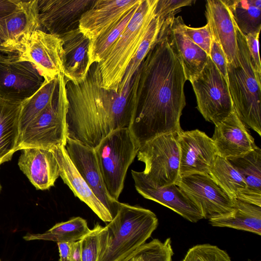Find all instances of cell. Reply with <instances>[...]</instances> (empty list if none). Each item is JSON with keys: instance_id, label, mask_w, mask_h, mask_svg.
<instances>
[{"instance_id": "6da1fadb", "label": "cell", "mask_w": 261, "mask_h": 261, "mask_svg": "<svg viewBox=\"0 0 261 261\" xmlns=\"http://www.w3.org/2000/svg\"><path fill=\"white\" fill-rule=\"evenodd\" d=\"M130 84L129 129L140 146L162 135L182 130L187 81L182 64L160 30Z\"/></svg>"}, {"instance_id": "7a4b0ae2", "label": "cell", "mask_w": 261, "mask_h": 261, "mask_svg": "<svg viewBox=\"0 0 261 261\" xmlns=\"http://www.w3.org/2000/svg\"><path fill=\"white\" fill-rule=\"evenodd\" d=\"M83 81L66 83L68 108L67 137L94 148L114 130L111 113L112 90L103 89L95 64Z\"/></svg>"}, {"instance_id": "3957f363", "label": "cell", "mask_w": 261, "mask_h": 261, "mask_svg": "<svg viewBox=\"0 0 261 261\" xmlns=\"http://www.w3.org/2000/svg\"><path fill=\"white\" fill-rule=\"evenodd\" d=\"M158 219L151 211L120 202L116 215L99 234L97 261H119L145 243Z\"/></svg>"}, {"instance_id": "277c9868", "label": "cell", "mask_w": 261, "mask_h": 261, "mask_svg": "<svg viewBox=\"0 0 261 261\" xmlns=\"http://www.w3.org/2000/svg\"><path fill=\"white\" fill-rule=\"evenodd\" d=\"M238 54L227 64V84L241 121L261 136V74L253 67L245 36L237 27Z\"/></svg>"}, {"instance_id": "5b68a950", "label": "cell", "mask_w": 261, "mask_h": 261, "mask_svg": "<svg viewBox=\"0 0 261 261\" xmlns=\"http://www.w3.org/2000/svg\"><path fill=\"white\" fill-rule=\"evenodd\" d=\"M157 0H143L105 58L96 63L101 87L117 93L127 66L154 17Z\"/></svg>"}, {"instance_id": "8992f818", "label": "cell", "mask_w": 261, "mask_h": 261, "mask_svg": "<svg viewBox=\"0 0 261 261\" xmlns=\"http://www.w3.org/2000/svg\"><path fill=\"white\" fill-rule=\"evenodd\" d=\"M139 147L129 128L124 127L111 131L94 148L107 191L116 200L123 189L127 170Z\"/></svg>"}, {"instance_id": "52a82bcc", "label": "cell", "mask_w": 261, "mask_h": 261, "mask_svg": "<svg viewBox=\"0 0 261 261\" xmlns=\"http://www.w3.org/2000/svg\"><path fill=\"white\" fill-rule=\"evenodd\" d=\"M58 79V87L54 98L20 134L18 150L65 145L68 99L63 73H61Z\"/></svg>"}, {"instance_id": "ba28073f", "label": "cell", "mask_w": 261, "mask_h": 261, "mask_svg": "<svg viewBox=\"0 0 261 261\" xmlns=\"http://www.w3.org/2000/svg\"><path fill=\"white\" fill-rule=\"evenodd\" d=\"M178 134L160 135L147 141L139 148L137 157L145 165L143 173L159 187L176 184L180 177Z\"/></svg>"}, {"instance_id": "9c48e42d", "label": "cell", "mask_w": 261, "mask_h": 261, "mask_svg": "<svg viewBox=\"0 0 261 261\" xmlns=\"http://www.w3.org/2000/svg\"><path fill=\"white\" fill-rule=\"evenodd\" d=\"M190 82L197 108L206 121L216 125L234 111L227 82L210 57L202 71Z\"/></svg>"}, {"instance_id": "30bf717a", "label": "cell", "mask_w": 261, "mask_h": 261, "mask_svg": "<svg viewBox=\"0 0 261 261\" xmlns=\"http://www.w3.org/2000/svg\"><path fill=\"white\" fill-rule=\"evenodd\" d=\"M44 79L35 66L14 54L0 52V98L21 103L41 86Z\"/></svg>"}, {"instance_id": "8fae6325", "label": "cell", "mask_w": 261, "mask_h": 261, "mask_svg": "<svg viewBox=\"0 0 261 261\" xmlns=\"http://www.w3.org/2000/svg\"><path fill=\"white\" fill-rule=\"evenodd\" d=\"M14 54L18 60L31 63L46 82L63 72V42L58 35L37 30Z\"/></svg>"}, {"instance_id": "7c38bea8", "label": "cell", "mask_w": 261, "mask_h": 261, "mask_svg": "<svg viewBox=\"0 0 261 261\" xmlns=\"http://www.w3.org/2000/svg\"><path fill=\"white\" fill-rule=\"evenodd\" d=\"M196 204L203 218L208 220L224 215L232 210V199L208 174H193L180 176L176 182Z\"/></svg>"}, {"instance_id": "4fadbf2b", "label": "cell", "mask_w": 261, "mask_h": 261, "mask_svg": "<svg viewBox=\"0 0 261 261\" xmlns=\"http://www.w3.org/2000/svg\"><path fill=\"white\" fill-rule=\"evenodd\" d=\"M37 30H40L38 0H19L13 13L0 19V52L18 53Z\"/></svg>"}, {"instance_id": "5bb4252c", "label": "cell", "mask_w": 261, "mask_h": 261, "mask_svg": "<svg viewBox=\"0 0 261 261\" xmlns=\"http://www.w3.org/2000/svg\"><path fill=\"white\" fill-rule=\"evenodd\" d=\"M137 191L144 198L173 211L186 220L196 223L203 219L200 210L187 194L175 184L159 187L143 171L132 170Z\"/></svg>"}, {"instance_id": "9a60e30c", "label": "cell", "mask_w": 261, "mask_h": 261, "mask_svg": "<svg viewBox=\"0 0 261 261\" xmlns=\"http://www.w3.org/2000/svg\"><path fill=\"white\" fill-rule=\"evenodd\" d=\"M179 176L208 174L217 151L211 138L198 129L179 132Z\"/></svg>"}, {"instance_id": "2e32d148", "label": "cell", "mask_w": 261, "mask_h": 261, "mask_svg": "<svg viewBox=\"0 0 261 261\" xmlns=\"http://www.w3.org/2000/svg\"><path fill=\"white\" fill-rule=\"evenodd\" d=\"M64 147L77 170L114 218L120 202L113 199L107 191L94 149L67 137Z\"/></svg>"}, {"instance_id": "e0dca14e", "label": "cell", "mask_w": 261, "mask_h": 261, "mask_svg": "<svg viewBox=\"0 0 261 261\" xmlns=\"http://www.w3.org/2000/svg\"><path fill=\"white\" fill-rule=\"evenodd\" d=\"M94 0H38L40 30L59 36L77 28L82 14Z\"/></svg>"}, {"instance_id": "ac0fdd59", "label": "cell", "mask_w": 261, "mask_h": 261, "mask_svg": "<svg viewBox=\"0 0 261 261\" xmlns=\"http://www.w3.org/2000/svg\"><path fill=\"white\" fill-rule=\"evenodd\" d=\"M185 25L182 17L178 16L164 21L161 30L180 60L186 79L190 82L202 71L209 56L189 37Z\"/></svg>"}, {"instance_id": "d6986e66", "label": "cell", "mask_w": 261, "mask_h": 261, "mask_svg": "<svg viewBox=\"0 0 261 261\" xmlns=\"http://www.w3.org/2000/svg\"><path fill=\"white\" fill-rule=\"evenodd\" d=\"M142 0H96L82 14L79 23L80 31L92 40L115 25Z\"/></svg>"}, {"instance_id": "ffe728a7", "label": "cell", "mask_w": 261, "mask_h": 261, "mask_svg": "<svg viewBox=\"0 0 261 261\" xmlns=\"http://www.w3.org/2000/svg\"><path fill=\"white\" fill-rule=\"evenodd\" d=\"M21 150L18 165L36 189L45 190L54 186L60 174L54 148L31 147Z\"/></svg>"}, {"instance_id": "44dd1931", "label": "cell", "mask_w": 261, "mask_h": 261, "mask_svg": "<svg viewBox=\"0 0 261 261\" xmlns=\"http://www.w3.org/2000/svg\"><path fill=\"white\" fill-rule=\"evenodd\" d=\"M211 138L218 155L225 159L243 155L256 147L247 127L241 121L234 111L215 125Z\"/></svg>"}, {"instance_id": "7402d4cb", "label": "cell", "mask_w": 261, "mask_h": 261, "mask_svg": "<svg viewBox=\"0 0 261 261\" xmlns=\"http://www.w3.org/2000/svg\"><path fill=\"white\" fill-rule=\"evenodd\" d=\"M205 16L213 37L222 48L228 63L238 54L237 26L224 0H207Z\"/></svg>"}, {"instance_id": "603a6c76", "label": "cell", "mask_w": 261, "mask_h": 261, "mask_svg": "<svg viewBox=\"0 0 261 261\" xmlns=\"http://www.w3.org/2000/svg\"><path fill=\"white\" fill-rule=\"evenodd\" d=\"M60 168V176L74 195L85 203L102 221L109 223L113 217L97 198L81 175L62 145L54 148Z\"/></svg>"}, {"instance_id": "cb8c5ba5", "label": "cell", "mask_w": 261, "mask_h": 261, "mask_svg": "<svg viewBox=\"0 0 261 261\" xmlns=\"http://www.w3.org/2000/svg\"><path fill=\"white\" fill-rule=\"evenodd\" d=\"M63 42V74L66 82L77 83L87 76L90 40L79 28L59 36Z\"/></svg>"}, {"instance_id": "d4e9b609", "label": "cell", "mask_w": 261, "mask_h": 261, "mask_svg": "<svg viewBox=\"0 0 261 261\" xmlns=\"http://www.w3.org/2000/svg\"><path fill=\"white\" fill-rule=\"evenodd\" d=\"M226 159L246 184L241 201L261 206V149L256 146L245 154Z\"/></svg>"}, {"instance_id": "484cf974", "label": "cell", "mask_w": 261, "mask_h": 261, "mask_svg": "<svg viewBox=\"0 0 261 261\" xmlns=\"http://www.w3.org/2000/svg\"><path fill=\"white\" fill-rule=\"evenodd\" d=\"M21 104L0 98V165L18 150Z\"/></svg>"}, {"instance_id": "4316f807", "label": "cell", "mask_w": 261, "mask_h": 261, "mask_svg": "<svg viewBox=\"0 0 261 261\" xmlns=\"http://www.w3.org/2000/svg\"><path fill=\"white\" fill-rule=\"evenodd\" d=\"M213 226L228 227L261 235V206L235 199L233 208L222 216L209 220Z\"/></svg>"}, {"instance_id": "83f0119b", "label": "cell", "mask_w": 261, "mask_h": 261, "mask_svg": "<svg viewBox=\"0 0 261 261\" xmlns=\"http://www.w3.org/2000/svg\"><path fill=\"white\" fill-rule=\"evenodd\" d=\"M90 230L85 219L76 217L65 222L57 223L42 233L28 232L23 237V239L27 241L44 240L57 243L63 242L72 243L80 241Z\"/></svg>"}, {"instance_id": "f1b7e54d", "label": "cell", "mask_w": 261, "mask_h": 261, "mask_svg": "<svg viewBox=\"0 0 261 261\" xmlns=\"http://www.w3.org/2000/svg\"><path fill=\"white\" fill-rule=\"evenodd\" d=\"M236 26L244 35L259 33L261 0H224Z\"/></svg>"}, {"instance_id": "f546056e", "label": "cell", "mask_w": 261, "mask_h": 261, "mask_svg": "<svg viewBox=\"0 0 261 261\" xmlns=\"http://www.w3.org/2000/svg\"><path fill=\"white\" fill-rule=\"evenodd\" d=\"M208 174L232 199L242 200L246 184L226 159L217 155Z\"/></svg>"}, {"instance_id": "4dcf8cb0", "label": "cell", "mask_w": 261, "mask_h": 261, "mask_svg": "<svg viewBox=\"0 0 261 261\" xmlns=\"http://www.w3.org/2000/svg\"><path fill=\"white\" fill-rule=\"evenodd\" d=\"M58 85V78L49 82L44 81L40 88L21 103L19 116L20 135L53 99Z\"/></svg>"}, {"instance_id": "1f68e13d", "label": "cell", "mask_w": 261, "mask_h": 261, "mask_svg": "<svg viewBox=\"0 0 261 261\" xmlns=\"http://www.w3.org/2000/svg\"><path fill=\"white\" fill-rule=\"evenodd\" d=\"M142 1L128 11L111 29L95 39L90 41L88 49L89 68L93 64L98 63L105 58L125 30Z\"/></svg>"}, {"instance_id": "d6a6232c", "label": "cell", "mask_w": 261, "mask_h": 261, "mask_svg": "<svg viewBox=\"0 0 261 261\" xmlns=\"http://www.w3.org/2000/svg\"><path fill=\"white\" fill-rule=\"evenodd\" d=\"M163 23V22L154 15L136 54L127 66L124 76L119 86L118 93L121 94L125 89L130 87L133 76L156 41Z\"/></svg>"}, {"instance_id": "836d02e7", "label": "cell", "mask_w": 261, "mask_h": 261, "mask_svg": "<svg viewBox=\"0 0 261 261\" xmlns=\"http://www.w3.org/2000/svg\"><path fill=\"white\" fill-rule=\"evenodd\" d=\"M182 261H231L228 253L216 245L199 244L190 248Z\"/></svg>"}, {"instance_id": "e575fe53", "label": "cell", "mask_w": 261, "mask_h": 261, "mask_svg": "<svg viewBox=\"0 0 261 261\" xmlns=\"http://www.w3.org/2000/svg\"><path fill=\"white\" fill-rule=\"evenodd\" d=\"M103 226L98 223L80 240L82 261H97L99 234Z\"/></svg>"}, {"instance_id": "d590c367", "label": "cell", "mask_w": 261, "mask_h": 261, "mask_svg": "<svg viewBox=\"0 0 261 261\" xmlns=\"http://www.w3.org/2000/svg\"><path fill=\"white\" fill-rule=\"evenodd\" d=\"M195 2L193 0H157L154 15L164 22L173 18L182 7L191 6Z\"/></svg>"}, {"instance_id": "8d00e7d4", "label": "cell", "mask_w": 261, "mask_h": 261, "mask_svg": "<svg viewBox=\"0 0 261 261\" xmlns=\"http://www.w3.org/2000/svg\"><path fill=\"white\" fill-rule=\"evenodd\" d=\"M185 31L189 37L210 56L212 34L208 23L200 28L190 27L186 24Z\"/></svg>"}, {"instance_id": "74e56055", "label": "cell", "mask_w": 261, "mask_h": 261, "mask_svg": "<svg viewBox=\"0 0 261 261\" xmlns=\"http://www.w3.org/2000/svg\"><path fill=\"white\" fill-rule=\"evenodd\" d=\"M209 57L218 70L227 82V71L228 63L222 48L213 36Z\"/></svg>"}, {"instance_id": "f35d334b", "label": "cell", "mask_w": 261, "mask_h": 261, "mask_svg": "<svg viewBox=\"0 0 261 261\" xmlns=\"http://www.w3.org/2000/svg\"><path fill=\"white\" fill-rule=\"evenodd\" d=\"M259 34H250L245 36L252 63L255 71L261 74V64L259 55Z\"/></svg>"}, {"instance_id": "ab89813d", "label": "cell", "mask_w": 261, "mask_h": 261, "mask_svg": "<svg viewBox=\"0 0 261 261\" xmlns=\"http://www.w3.org/2000/svg\"><path fill=\"white\" fill-rule=\"evenodd\" d=\"M19 0H0V19L13 13L18 6Z\"/></svg>"}, {"instance_id": "60d3db41", "label": "cell", "mask_w": 261, "mask_h": 261, "mask_svg": "<svg viewBox=\"0 0 261 261\" xmlns=\"http://www.w3.org/2000/svg\"><path fill=\"white\" fill-rule=\"evenodd\" d=\"M72 243L66 242L57 243L60 255L59 261H70Z\"/></svg>"}, {"instance_id": "b9f144b4", "label": "cell", "mask_w": 261, "mask_h": 261, "mask_svg": "<svg viewBox=\"0 0 261 261\" xmlns=\"http://www.w3.org/2000/svg\"><path fill=\"white\" fill-rule=\"evenodd\" d=\"M70 261H82L80 241L72 243Z\"/></svg>"}, {"instance_id": "7bdbcfd3", "label": "cell", "mask_w": 261, "mask_h": 261, "mask_svg": "<svg viewBox=\"0 0 261 261\" xmlns=\"http://www.w3.org/2000/svg\"><path fill=\"white\" fill-rule=\"evenodd\" d=\"M119 261H142L141 246Z\"/></svg>"}, {"instance_id": "ee69618b", "label": "cell", "mask_w": 261, "mask_h": 261, "mask_svg": "<svg viewBox=\"0 0 261 261\" xmlns=\"http://www.w3.org/2000/svg\"><path fill=\"white\" fill-rule=\"evenodd\" d=\"M1 190H2V186H1V183H0V192H1Z\"/></svg>"}, {"instance_id": "f6af8a7d", "label": "cell", "mask_w": 261, "mask_h": 261, "mask_svg": "<svg viewBox=\"0 0 261 261\" xmlns=\"http://www.w3.org/2000/svg\"><path fill=\"white\" fill-rule=\"evenodd\" d=\"M248 261H252V260H249ZM258 261H259V260H258Z\"/></svg>"}, {"instance_id": "bcb514c9", "label": "cell", "mask_w": 261, "mask_h": 261, "mask_svg": "<svg viewBox=\"0 0 261 261\" xmlns=\"http://www.w3.org/2000/svg\"><path fill=\"white\" fill-rule=\"evenodd\" d=\"M0 261H1V259H0Z\"/></svg>"}]
</instances>
